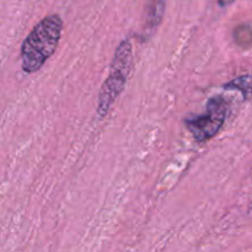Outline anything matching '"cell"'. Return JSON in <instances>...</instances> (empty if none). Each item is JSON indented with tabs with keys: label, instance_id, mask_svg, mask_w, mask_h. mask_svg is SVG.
Wrapping results in <instances>:
<instances>
[{
	"label": "cell",
	"instance_id": "1",
	"mask_svg": "<svg viewBox=\"0 0 252 252\" xmlns=\"http://www.w3.org/2000/svg\"><path fill=\"white\" fill-rule=\"evenodd\" d=\"M63 29L61 16L52 14L42 19L25 38L21 47V65L25 73L33 74L53 56Z\"/></svg>",
	"mask_w": 252,
	"mask_h": 252
},
{
	"label": "cell",
	"instance_id": "2",
	"mask_svg": "<svg viewBox=\"0 0 252 252\" xmlns=\"http://www.w3.org/2000/svg\"><path fill=\"white\" fill-rule=\"evenodd\" d=\"M133 63V48L129 39L121 42L116 49L110 74L103 83L98 94L97 113L100 117H105L111 110L115 101L125 89L126 83L129 78Z\"/></svg>",
	"mask_w": 252,
	"mask_h": 252
},
{
	"label": "cell",
	"instance_id": "3",
	"mask_svg": "<svg viewBox=\"0 0 252 252\" xmlns=\"http://www.w3.org/2000/svg\"><path fill=\"white\" fill-rule=\"evenodd\" d=\"M226 118V101L221 96H214L207 102L206 110L199 116L186 120V127L198 143H206L223 127Z\"/></svg>",
	"mask_w": 252,
	"mask_h": 252
},
{
	"label": "cell",
	"instance_id": "4",
	"mask_svg": "<svg viewBox=\"0 0 252 252\" xmlns=\"http://www.w3.org/2000/svg\"><path fill=\"white\" fill-rule=\"evenodd\" d=\"M165 5H166V0H148L144 15L145 33L154 31L159 26L165 11Z\"/></svg>",
	"mask_w": 252,
	"mask_h": 252
},
{
	"label": "cell",
	"instance_id": "5",
	"mask_svg": "<svg viewBox=\"0 0 252 252\" xmlns=\"http://www.w3.org/2000/svg\"><path fill=\"white\" fill-rule=\"evenodd\" d=\"M225 89L238 90L239 93L243 94V97L248 100L252 96V75H243L234 79L230 83L225 84Z\"/></svg>",
	"mask_w": 252,
	"mask_h": 252
},
{
	"label": "cell",
	"instance_id": "6",
	"mask_svg": "<svg viewBox=\"0 0 252 252\" xmlns=\"http://www.w3.org/2000/svg\"><path fill=\"white\" fill-rule=\"evenodd\" d=\"M235 41L240 46H250L252 44V29L250 26H239L235 29Z\"/></svg>",
	"mask_w": 252,
	"mask_h": 252
},
{
	"label": "cell",
	"instance_id": "7",
	"mask_svg": "<svg viewBox=\"0 0 252 252\" xmlns=\"http://www.w3.org/2000/svg\"><path fill=\"white\" fill-rule=\"evenodd\" d=\"M234 1H235V0H218L219 5H220L221 7L229 6V5H230V4H233Z\"/></svg>",
	"mask_w": 252,
	"mask_h": 252
}]
</instances>
